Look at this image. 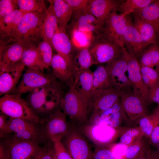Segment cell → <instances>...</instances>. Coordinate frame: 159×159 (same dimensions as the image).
Listing matches in <instances>:
<instances>
[{
    "label": "cell",
    "instance_id": "cell-27",
    "mask_svg": "<svg viewBox=\"0 0 159 159\" xmlns=\"http://www.w3.org/2000/svg\"><path fill=\"white\" fill-rule=\"evenodd\" d=\"M25 14L19 9L0 20V40L4 39L13 31Z\"/></svg>",
    "mask_w": 159,
    "mask_h": 159
},
{
    "label": "cell",
    "instance_id": "cell-6",
    "mask_svg": "<svg viewBox=\"0 0 159 159\" xmlns=\"http://www.w3.org/2000/svg\"><path fill=\"white\" fill-rule=\"evenodd\" d=\"M89 49L93 64L109 63L119 57L122 53L120 47L100 32Z\"/></svg>",
    "mask_w": 159,
    "mask_h": 159
},
{
    "label": "cell",
    "instance_id": "cell-51",
    "mask_svg": "<svg viewBox=\"0 0 159 159\" xmlns=\"http://www.w3.org/2000/svg\"><path fill=\"white\" fill-rule=\"evenodd\" d=\"M148 159H159V157L154 151L148 150L147 153Z\"/></svg>",
    "mask_w": 159,
    "mask_h": 159
},
{
    "label": "cell",
    "instance_id": "cell-19",
    "mask_svg": "<svg viewBox=\"0 0 159 159\" xmlns=\"http://www.w3.org/2000/svg\"><path fill=\"white\" fill-rule=\"evenodd\" d=\"M129 15L127 16L126 25L123 35L124 44L128 51L137 58L145 49L146 46Z\"/></svg>",
    "mask_w": 159,
    "mask_h": 159
},
{
    "label": "cell",
    "instance_id": "cell-40",
    "mask_svg": "<svg viewBox=\"0 0 159 159\" xmlns=\"http://www.w3.org/2000/svg\"><path fill=\"white\" fill-rule=\"evenodd\" d=\"M138 124L143 135L149 138L153 130L158 123L152 115H147L139 120Z\"/></svg>",
    "mask_w": 159,
    "mask_h": 159
},
{
    "label": "cell",
    "instance_id": "cell-47",
    "mask_svg": "<svg viewBox=\"0 0 159 159\" xmlns=\"http://www.w3.org/2000/svg\"><path fill=\"white\" fill-rule=\"evenodd\" d=\"M146 102V104L152 102L159 104V84L149 88Z\"/></svg>",
    "mask_w": 159,
    "mask_h": 159
},
{
    "label": "cell",
    "instance_id": "cell-2",
    "mask_svg": "<svg viewBox=\"0 0 159 159\" xmlns=\"http://www.w3.org/2000/svg\"><path fill=\"white\" fill-rule=\"evenodd\" d=\"M45 12L25 14L13 31L4 39L0 40V45L15 42L25 45H38L42 40V25Z\"/></svg>",
    "mask_w": 159,
    "mask_h": 159
},
{
    "label": "cell",
    "instance_id": "cell-7",
    "mask_svg": "<svg viewBox=\"0 0 159 159\" xmlns=\"http://www.w3.org/2000/svg\"><path fill=\"white\" fill-rule=\"evenodd\" d=\"M61 141L73 159H92L93 152L80 128L71 125Z\"/></svg>",
    "mask_w": 159,
    "mask_h": 159
},
{
    "label": "cell",
    "instance_id": "cell-24",
    "mask_svg": "<svg viewBox=\"0 0 159 159\" xmlns=\"http://www.w3.org/2000/svg\"><path fill=\"white\" fill-rule=\"evenodd\" d=\"M51 66L56 78L68 86L73 78V72L64 59L57 54L53 55Z\"/></svg>",
    "mask_w": 159,
    "mask_h": 159
},
{
    "label": "cell",
    "instance_id": "cell-5",
    "mask_svg": "<svg viewBox=\"0 0 159 159\" xmlns=\"http://www.w3.org/2000/svg\"><path fill=\"white\" fill-rule=\"evenodd\" d=\"M68 86V91L61 100L60 108L71 119L84 124L87 120L89 105L82 100L76 90L73 78Z\"/></svg>",
    "mask_w": 159,
    "mask_h": 159
},
{
    "label": "cell",
    "instance_id": "cell-32",
    "mask_svg": "<svg viewBox=\"0 0 159 159\" xmlns=\"http://www.w3.org/2000/svg\"><path fill=\"white\" fill-rule=\"evenodd\" d=\"M74 74L90 69L93 65L89 47L82 49L73 58Z\"/></svg>",
    "mask_w": 159,
    "mask_h": 159
},
{
    "label": "cell",
    "instance_id": "cell-3",
    "mask_svg": "<svg viewBox=\"0 0 159 159\" xmlns=\"http://www.w3.org/2000/svg\"><path fill=\"white\" fill-rule=\"evenodd\" d=\"M6 137L39 144L47 142L43 132L41 122L21 119L9 117L8 119L4 130L0 133L1 139Z\"/></svg>",
    "mask_w": 159,
    "mask_h": 159
},
{
    "label": "cell",
    "instance_id": "cell-39",
    "mask_svg": "<svg viewBox=\"0 0 159 159\" xmlns=\"http://www.w3.org/2000/svg\"><path fill=\"white\" fill-rule=\"evenodd\" d=\"M140 70L143 81L148 88L159 84V74L156 69L140 65Z\"/></svg>",
    "mask_w": 159,
    "mask_h": 159
},
{
    "label": "cell",
    "instance_id": "cell-1",
    "mask_svg": "<svg viewBox=\"0 0 159 159\" xmlns=\"http://www.w3.org/2000/svg\"><path fill=\"white\" fill-rule=\"evenodd\" d=\"M61 82L35 89L29 93L26 100L41 119L59 109L64 95Z\"/></svg>",
    "mask_w": 159,
    "mask_h": 159
},
{
    "label": "cell",
    "instance_id": "cell-55",
    "mask_svg": "<svg viewBox=\"0 0 159 159\" xmlns=\"http://www.w3.org/2000/svg\"><path fill=\"white\" fill-rule=\"evenodd\" d=\"M156 70L158 72L159 74V62L156 66Z\"/></svg>",
    "mask_w": 159,
    "mask_h": 159
},
{
    "label": "cell",
    "instance_id": "cell-35",
    "mask_svg": "<svg viewBox=\"0 0 159 159\" xmlns=\"http://www.w3.org/2000/svg\"><path fill=\"white\" fill-rule=\"evenodd\" d=\"M143 135L138 126L123 127L119 135V143L128 146Z\"/></svg>",
    "mask_w": 159,
    "mask_h": 159
},
{
    "label": "cell",
    "instance_id": "cell-12",
    "mask_svg": "<svg viewBox=\"0 0 159 159\" xmlns=\"http://www.w3.org/2000/svg\"><path fill=\"white\" fill-rule=\"evenodd\" d=\"M112 11L99 32L122 48L124 47L123 35L126 25L127 16Z\"/></svg>",
    "mask_w": 159,
    "mask_h": 159
},
{
    "label": "cell",
    "instance_id": "cell-52",
    "mask_svg": "<svg viewBox=\"0 0 159 159\" xmlns=\"http://www.w3.org/2000/svg\"><path fill=\"white\" fill-rule=\"evenodd\" d=\"M152 115L158 124H159V106L155 109Z\"/></svg>",
    "mask_w": 159,
    "mask_h": 159
},
{
    "label": "cell",
    "instance_id": "cell-22",
    "mask_svg": "<svg viewBox=\"0 0 159 159\" xmlns=\"http://www.w3.org/2000/svg\"><path fill=\"white\" fill-rule=\"evenodd\" d=\"M74 87L82 100L88 105L93 90V72L90 69L75 73L73 75Z\"/></svg>",
    "mask_w": 159,
    "mask_h": 159
},
{
    "label": "cell",
    "instance_id": "cell-9",
    "mask_svg": "<svg viewBox=\"0 0 159 159\" xmlns=\"http://www.w3.org/2000/svg\"><path fill=\"white\" fill-rule=\"evenodd\" d=\"M120 99L125 122L128 126L138 124L141 118L147 115L146 102L133 92L122 91Z\"/></svg>",
    "mask_w": 159,
    "mask_h": 159
},
{
    "label": "cell",
    "instance_id": "cell-44",
    "mask_svg": "<svg viewBox=\"0 0 159 159\" xmlns=\"http://www.w3.org/2000/svg\"><path fill=\"white\" fill-rule=\"evenodd\" d=\"M93 159H115L109 145L97 147L93 152Z\"/></svg>",
    "mask_w": 159,
    "mask_h": 159
},
{
    "label": "cell",
    "instance_id": "cell-10",
    "mask_svg": "<svg viewBox=\"0 0 159 159\" xmlns=\"http://www.w3.org/2000/svg\"><path fill=\"white\" fill-rule=\"evenodd\" d=\"M43 132L47 142L62 139L67 134L71 127L66 115L59 109L46 117L41 119Z\"/></svg>",
    "mask_w": 159,
    "mask_h": 159
},
{
    "label": "cell",
    "instance_id": "cell-14",
    "mask_svg": "<svg viewBox=\"0 0 159 159\" xmlns=\"http://www.w3.org/2000/svg\"><path fill=\"white\" fill-rule=\"evenodd\" d=\"M1 139L7 150L8 159H33L41 147L37 143L8 137Z\"/></svg>",
    "mask_w": 159,
    "mask_h": 159
},
{
    "label": "cell",
    "instance_id": "cell-30",
    "mask_svg": "<svg viewBox=\"0 0 159 159\" xmlns=\"http://www.w3.org/2000/svg\"><path fill=\"white\" fill-rule=\"evenodd\" d=\"M37 45L33 44L26 45L22 54V61L28 68L44 72V69L41 62Z\"/></svg>",
    "mask_w": 159,
    "mask_h": 159
},
{
    "label": "cell",
    "instance_id": "cell-13",
    "mask_svg": "<svg viewBox=\"0 0 159 159\" xmlns=\"http://www.w3.org/2000/svg\"><path fill=\"white\" fill-rule=\"evenodd\" d=\"M113 87L122 91L132 92L127 61L123 52L121 56L105 66Z\"/></svg>",
    "mask_w": 159,
    "mask_h": 159
},
{
    "label": "cell",
    "instance_id": "cell-21",
    "mask_svg": "<svg viewBox=\"0 0 159 159\" xmlns=\"http://www.w3.org/2000/svg\"><path fill=\"white\" fill-rule=\"evenodd\" d=\"M22 62L17 65L0 72V95L10 93L19 82L25 67Z\"/></svg>",
    "mask_w": 159,
    "mask_h": 159
},
{
    "label": "cell",
    "instance_id": "cell-38",
    "mask_svg": "<svg viewBox=\"0 0 159 159\" xmlns=\"http://www.w3.org/2000/svg\"><path fill=\"white\" fill-rule=\"evenodd\" d=\"M143 135L127 146L123 159H134L142 153L148 150V148Z\"/></svg>",
    "mask_w": 159,
    "mask_h": 159
},
{
    "label": "cell",
    "instance_id": "cell-4",
    "mask_svg": "<svg viewBox=\"0 0 159 159\" xmlns=\"http://www.w3.org/2000/svg\"><path fill=\"white\" fill-rule=\"evenodd\" d=\"M0 109L1 113L10 118L41 122V119L19 95L9 93L4 95L0 99Z\"/></svg>",
    "mask_w": 159,
    "mask_h": 159
},
{
    "label": "cell",
    "instance_id": "cell-36",
    "mask_svg": "<svg viewBox=\"0 0 159 159\" xmlns=\"http://www.w3.org/2000/svg\"><path fill=\"white\" fill-rule=\"evenodd\" d=\"M52 44L47 41L42 40L37 45L41 62L44 68L48 69L51 66L53 55Z\"/></svg>",
    "mask_w": 159,
    "mask_h": 159
},
{
    "label": "cell",
    "instance_id": "cell-48",
    "mask_svg": "<svg viewBox=\"0 0 159 159\" xmlns=\"http://www.w3.org/2000/svg\"><path fill=\"white\" fill-rule=\"evenodd\" d=\"M149 143L155 146L159 143V124L153 130L149 138Z\"/></svg>",
    "mask_w": 159,
    "mask_h": 159
},
{
    "label": "cell",
    "instance_id": "cell-25",
    "mask_svg": "<svg viewBox=\"0 0 159 159\" xmlns=\"http://www.w3.org/2000/svg\"><path fill=\"white\" fill-rule=\"evenodd\" d=\"M134 18L133 25L139 33L146 46L157 43L158 36L152 26L135 14Z\"/></svg>",
    "mask_w": 159,
    "mask_h": 159
},
{
    "label": "cell",
    "instance_id": "cell-50",
    "mask_svg": "<svg viewBox=\"0 0 159 159\" xmlns=\"http://www.w3.org/2000/svg\"><path fill=\"white\" fill-rule=\"evenodd\" d=\"M0 159H8L7 150L1 141L0 143Z\"/></svg>",
    "mask_w": 159,
    "mask_h": 159
},
{
    "label": "cell",
    "instance_id": "cell-28",
    "mask_svg": "<svg viewBox=\"0 0 159 159\" xmlns=\"http://www.w3.org/2000/svg\"><path fill=\"white\" fill-rule=\"evenodd\" d=\"M159 0H155L135 14L153 27L159 36Z\"/></svg>",
    "mask_w": 159,
    "mask_h": 159
},
{
    "label": "cell",
    "instance_id": "cell-43",
    "mask_svg": "<svg viewBox=\"0 0 159 159\" xmlns=\"http://www.w3.org/2000/svg\"><path fill=\"white\" fill-rule=\"evenodd\" d=\"M61 139L53 140L54 151L57 159H73L63 144Z\"/></svg>",
    "mask_w": 159,
    "mask_h": 159
},
{
    "label": "cell",
    "instance_id": "cell-29",
    "mask_svg": "<svg viewBox=\"0 0 159 159\" xmlns=\"http://www.w3.org/2000/svg\"><path fill=\"white\" fill-rule=\"evenodd\" d=\"M56 16L58 26L66 30L73 13L71 8L65 0H50Z\"/></svg>",
    "mask_w": 159,
    "mask_h": 159
},
{
    "label": "cell",
    "instance_id": "cell-45",
    "mask_svg": "<svg viewBox=\"0 0 159 159\" xmlns=\"http://www.w3.org/2000/svg\"><path fill=\"white\" fill-rule=\"evenodd\" d=\"M72 8L73 13L82 11L88 7L90 0H65Z\"/></svg>",
    "mask_w": 159,
    "mask_h": 159
},
{
    "label": "cell",
    "instance_id": "cell-15",
    "mask_svg": "<svg viewBox=\"0 0 159 159\" xmlns=\"http://www.w3.org/2000/svg\"><path fill=\"white\" fill-rule=\"evenodd\" d=\"M122 52L127 61L128 77L133 92L141 97L146 103L149 88L143 81L140 65L137 58L124 47L122 48Z\"/></svg>",
    "mask_w": 159,
    "mask_h": 159
},
{
    "label": "cell",
    "instance_id": "cell-16",
    "mask_svg": "<svg viewBox=\"0 0 159 159\" xmlns=\"http://www.w3.org/2000/svg\"><path fill=\"white\" fill-rule=\"evenodd\" d=\"M122 91L113 87L92 92L90 100L89 112L106 110L112 106L120 98Z\"/></svg>",
    "mask_w": 159,
    "mask_h": 159
},
{
    "label": "cell",
    "instance_id": "cell-26",
    "mask_svg": "<svg viewBox=\"0 0 159 159\" xmlns=\"http://www.w3.org/2000/svg\"><path fill=\"white\" fill-rule=\"evenodd\" d=\"M48 1L50 4L45 12L42 25V40L52 44V40L58 24L52 3L50 0Z\"/></svg>",
    "mask_w": 159,
    "mask_h": 159
},
{
    "label": "cell",
    "instance_id": "cell-34",
    "mask_svg": "<svg viewBox=\"0 0 159 159\" xmlns=\"http://www.w3.org/2000/svg\"><path fill=\"white\" fill-rule=\"evenodd\" d=\"M155 0H127L118 6L117 10L125 15L136 13L146 7Z\"/></svg>",
    "mask_w": 159,
    "mask_h": 159
},
{
    "label": "cell",
    "instance_id": "cell-53",
    "mask_svg": "<svg viewBox=\"0 0 159 159\" xmlns=\"http://www.w3.org/2000/svg\"><path fill=\"white\" fill-rule=\"evenodd\" d=\"M148 150L142 153L134 159H148L147 155Z\"/></svg>",
    "mask_w": 159,
    "mask_h": 159
},
{
    "label": "cell",
    "instance_id": "cell-49",
    "mask_svg": "<svg viewBox=\"0 0 159 159\" xmlns=\"http://www.w3.org/2000/svg\"><path fill=\"white\" fill-rule=\"evenodd\" d=\"M8 116L5 114L1 112L0 115V133L4 130L6 125Z\"/></svg>",
    "mask_w": 159,
    "mask_h": 159
},
{
    "label": "cell",
    "instance_id": "cell-11",
    "mask_svg": "<svg viewBox=\"0 0 159 159\" xmlns=\"http://www.w3.org/2000/svg\"><path fill=\"white\" fill-rule=\"evenodd\" d=\"M83 125L80 129L97 147L113 143L118 138L123 127L115 128L105 125Z\"/></svg>",
    "mask_w": 159,
    "mask_h": 159
},
{
    "label": "cell",
    "instance_id": "cell-31",
    "mask_svg": "<svg viewBox=\"0 0 159 159\" xmlns=\"http://www.w3.org/2000/svg\"><path fill=\"white\" fill-rule=\"evenodd\" d=\"M93 78L92 92L114 87L105 66L100 65L93 72Z\"/></svg>",
    "mask_w": 159,
    "mask_h": 159
},
{
    "label": "cell",
    "instance_id": "cell-42",
    "mask_svg": "<svg viewBox=\"0 0 159 159\" xmlns=\"http://www.w3.org/2000/svg\"><path fill=\"white\" fill-rule=\"evenodd\" d=\"M54 150L53 142H48L40 147L33 159H52Z\"/></svg>",
    "mask_w": 159,
    "mask_h": 159
},
{
    "label": "cell",
    "instance_id": "cell-23",
    "mask_svg": "<svg viewBox=\"0 0 159 159\" xmlns=\"http://www.w3.org/2000/svg\"><path fill=\"white\" fill-rule=\"evenodd\" d=\"M120 4L116 0H90L88 8L102 26L110 14L116 11Z\"/></svg>",
    "mask_w": 159,
    "mask_h": 159
},
{
    "label": "cell",
    "instance_id": "cell-56",
    "mask_svg": "<svg viewBox=\"0 0 159 159\" xmlns=\"http://www.w3.org/2000/svg\"><path fill=\"white\" fill-rule=\"evenodd\" d=\"M52 159H57L56 158V156H55V152H54V153H53Z\"/></svg>",
    "mask_w": 159,
    "mask_h": 159
},
{
    "label": "cell",
    "instance_id": "cell-17",
    "mask_svg": "<svg viewBox=\"0 0 159 159\" xmlns=\"http://www.w3.org/2000/svg\"><path fill=\"white\" fill-rule=\"evenodd\" d=\"M125 121L120 98L109 108L91 114L87 124L105 125L115 128L121 127L123 121Z\"/></svg>",
    "mask_w": 159,
    "mask_h": 159
},
{
    "label": "cell",
    "instance_id": "cell-37",
    "mask_svg": "<svg viewBox=\"0 0 159 159\" xmlns=\"http://www.w3.org/2000/svg\"><path fill=\"white\" fill-rule=\"evenodd\" d=\"M16 1L19 9L26 13L43 12L47 9L44 0H16Z\"/></svg>",
    "mask_w": 159,
    "mask_h": 159
},
{
    "label": "cell",
    "instance_id": "cell-18",
    "mask_svg": "<svg viewBox=\"0 0 159 159\" xmlns=\"http://www.w3.org/2000/svg\"><path fill=\"white\" fill-rule=\"evenodd\" d=\"M0 46V72L22 62V56L25 44L15 42Z\"/></svg>",
    "mask_w": 159,
    "mask_h": 159
},
{
    "label": "cell",
    "instance_id": "cell-57",
    "mask_svg": "<svg viewBox=\"0 0 159 159\" xmlns=\"http://www.w3.org/2000/svg\"></svg>",
    "mask_w": 159,
    "mask_h": 159
},
{
    "label": "cell",
    "instance_id": "cell-46",
    "mask_svg": "<svg viewBox=\"0 0 159 159\" xmlns=\"http://www.w3.org/2000/svg\"><path fill=\"white\" fill-rule=\"evenodd\" d=\"M115 159H123L127 146L120 143L109 145Z\"/></svg>",
    "mask_w": 159,
    "mask_h": 159
},
{
    "label": "cell",
    "instance_id": "cell-41",
    "mask_svg": "<svg viewBox=\"0 0 159 159\" xmlns=\"http://www.w3.org/2000/svg\"><path fill=\"white\" fill-rule=\"evenodd\" d=\"M18 6L16 0H0V20L15 10Z\"/></svg>",
    "mask_w": 159,
    "mask_h": 159
},
{
    "label": "cell",
    "instance_id": "cell-54",
    "mask_svg": "<svg viewBox=\"0 0 159 159\" xmlns=\"http://www.w3.org/2000/svg\"><path fill=\"white\" fill-rule=\"evenodd\" d=\"M156 150L154 151L155 153L159 157V143L155 146Z\"/></svg>",
    "mask_w": 159,
    "mask_h": 159
},
{
    "label": "cell",
    "instance_id": "cell-33",
    "mask_svg": "<svg viewBox=\"0 0 159 159\" xmlns=\"http://www.w3.org/2000/svg\"><path fill=\"white\" fill-rule=\"evenodd\" d=\"M139 62L142 66L153 68L159 62V46L155 43L151 44L141 54Z\"/></svg>",
    "mask_w": 159,
    "mask_h": 159
},
{
    "label": "cell",
    "instance_id": "cell-8",
    "mask_svg": "<svg viewBox=\"0 0 159 159\" xmlns=\"http://www.w3.org/2000/svg\"><path fill=\"white\" fill-rule=\"evenodd\" d=\"M56 79L52 73L45 74L40 70L28 68L16 87L10 93L21 95L35 89L60 82Z\"/></svg>",
    "mask_w": 159,
    "mask_h": 159
},
{
    "label": "cell",
    "instance_id": "cell-20",
    "mask_svg": "<svg viewBox=\"0 0 159 159\" xmlns=\"http://www.w3.org/2000/svg\"><path fill=\"white\" fill-rule=\"evenodd\" d=\"M52 44L57 54L64 59L73 72L74 57L72 54V43L66 30L61 28L58 25L52 38Z\"/></svg>",
    "mask_w": 159,
    "mask_h": 159
}]
</instances>
